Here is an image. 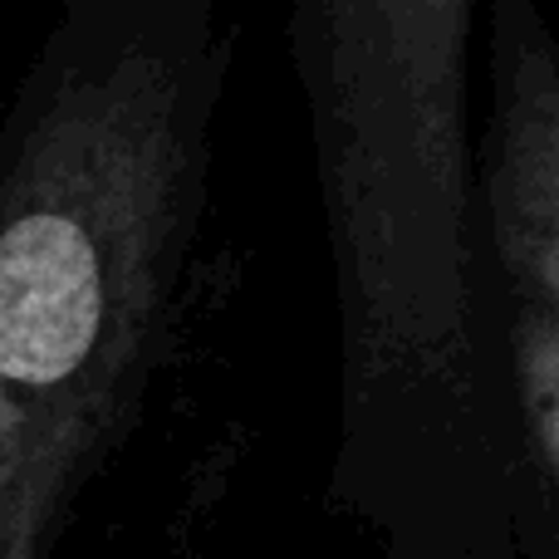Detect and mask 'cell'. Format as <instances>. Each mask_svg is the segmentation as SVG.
Instances as JSON below:
<instances>
[{
    "mask_svg": "<svg viewBox=\"0 0 559 559\" xmlns=\"http://www.w3.org/2000/svg\"><path fill=\"white\" fill-rule=\"evenodd\" d=\"M472 0H305L289 55L334 255V501L393 559H521L501 289L466 123Z\"/></svg>",
    "mask_w": 559,
    "mask_h": 559,
    "instance_id": "obj_1",
    "label": "cell"
},
{
    "mask_svg": "<svg viewBox=\"0 0 559 559\" xmlns=\"http://www.w3.org/2000/svg\"><path fill=\"white\" fill-rule=\"evenodd\" d=\"M231 25L74 0L0 123V559H49L182 324Z\"/></svg>",
    "mask_w": 559,
    "mask_h": 559,
    "instance_id": "obj_2",
    "label": "cell"
},
{
    "mask_svg": "<svg viewBox=\"0 0 559 559\" xmlns=\"http://www.w3.org/2000/svg\"><path fill=\"white\" fill-rule=\"evenodd\" d=\"M476 206L501 305L559 314V55L531 0H501L491 15Z\"/></svg>",
    "mask_w": 559,
    "mask_h": 559,
    "instance_id": "obj_3",
    "label": "cell"
}]
</instances>
